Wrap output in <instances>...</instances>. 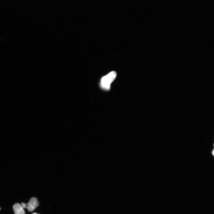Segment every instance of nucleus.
Instances as JSON below:
<instances>
[{
	"instance_id": "obj_1",
	"label": "nucleus",
	"mask_w": 214,
	"mask_h": 214,
	"mask_svg": "<svg viewBox=\"0 0 214 214\" xmlns=\"http://www.w3.org/2000/svg\"><path fill=\"white\" fill-rule=\"evenodd\" d=\"M117 74L114 71H111L106 75L103 77L101 80L100 86L101 87L106 90H109L111 84L116 78Z\"/></svg>"
},
{
	"instance_id": "obj_2",
	"label": "nucleus",
	"mask_w": 214,
	"mask_h": 214,
	"mask_svg": "<svg viewBox=\"0 0 214 214\" xmlns=\"http://www.w3.org/2000/svg\"><path fill=\"white\" fill-rule=\"evenodd\" d=\"M39 205V203L38 199L35 197L32 198L28 203L27 204V208L30 212H32Z\"/></svg>"
},
{
	"instance_id": "obj_3",
	"label": "nucleus",
	"mask_w": 214,
	"mask_h": 214,
	"mask_svg": "<svg viewBox=\"0 0 214 214\" xmlns=\"http://www.w3.org/2000/svg\"><path fill=\"white\" fill-rule=\"evenodd\" d=\"M15 214H25V212L21 205L18 203L15 204L13 206Z\"/></svg>"
},
{
	"instance_id": "obj_4",
	"label": "nucleus",
	"mask_w": 214,
	"mask_h": 214,
	"mask_svg": "<svg viewBox=\"0 0 214 214\" xmlns=\"http://www.w3.org/2000/svg\"><path fill=\"white\" fill-rule=\"evenodd\" d=\"M21 205L23 209L27 208V204H26L24 203H21Z\"/></svg>"
},
{
	"instance_id": "obj_5",
	"label": "nucleus",
	"mask_w": 214,
	"mask_h": 214,
	"mask_svg": "<svg viewBox=\"0 0 214 214\" xmlns=\"http://www.w3.org/2000/svg\"><path fill=\"white\" fill-rule=\"evenodd\" d=\"M32 214H38L36 213H33Z\"/></svg>"
},
{
	"instance_id": "obj_6",
	"label": "nucleus",
	"mask_w": 214,
	"mask_h": 214,
	"mask_svg": "<svg viewBox=\"0 0 214 214\" xmlns=\"http://www.w3.org/2000/svg\"><path fill=\"white\" fill-rule=\"evenodd\" d=\"M0 210H1V208H0Z\"/></svg>"
}]
</instances>
